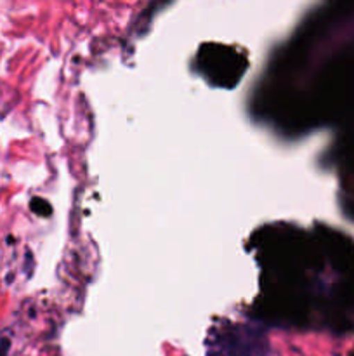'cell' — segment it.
Returning a JSON list of instances; mask_svg holds the SVG:
<instances>
[{
  "label": "cell",
  "mask_w": 354,
  "mask_h": 356,
  "mask_svg": "<svg viewBox=\"0 0 354 356\" xmlns=\"http://www.w3.org/2000/svg\"><path fill=\"white\" fill-rule=\"evenodd\" d=\"M7 346H9V343H7V341H2V344H0V356H6Z\"/></svg>",
  "instance_id": "cell-1"
}]
</instances>
